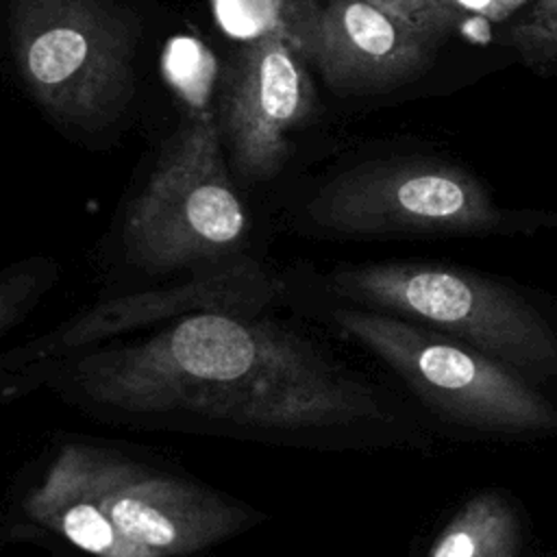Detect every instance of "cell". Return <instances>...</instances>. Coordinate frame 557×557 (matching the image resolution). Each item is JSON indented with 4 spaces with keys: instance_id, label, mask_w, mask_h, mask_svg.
I'll return each instance as SVG.
<instances>
[{
    "instance_id": "6da1fadb",
    "label": "cell",
    "mask_w": 557,
    "mask_h": 557,
    "mask_svg": "<svg viewBox=\"0 0 557 557\" xmlns=\"http://www.w3.org/2000/svg\"><path fill=\"white\" fill-rule=\"evenodd\" d=\"M83 409L137 424L252 437L379 418L374 396L305 337L261 315L198 311L137 342L72 357L44 379Z\"/></svg>"
},
{
    "instance_id": "7a4b0ae2",
    "label": "cell",
    "mask_w": 557,
    "mask_h": 557,
    "mask_svg": "<svg viewBox=\"0 0 557 557\" xmlns=\"http://www.w3.org/2000/svg\"><path fill=\"white\" fill-rule=\"evenodd\" d=\"M22 509L87 557H194L261 520L205 483L87 440L57 446Z\"/></svg>"
},
{
    "instance_id": "3957f363",
    "label": "cell",
    "mask_w": 557,
    "mask_h": 557,
    "mask_svg": "<svg viewBox=\"0 0 557 557\" xmlns=\"http://www.w3.org/2000/svg\"><path fill=\"white\" fill-rule=\"evenodd\" d=\"M220 124L198 111L128 205L122 246L148 274L202 272L244 257L248 213L228 176Z\"/></svg>"
},
{
    "instance_id": "277c9868",
    "label": "cell",
    "mask_w": 557,
    "mask_h": 557,
    "mask_svg": "<svg viewBox=\"0 0 557 557\" xmlns=\"http://www.w3.org/2000/svg\"><path fill=\"white\" fill-rule=\"evenodd\" d=\"M329 287L355 307L440 329L533 376H557V331L522 296L470 270L431 263L337 268Z\"/></svg>"
},
{
    "instance_id": "5b68a950",
    "label": "cell",
    "mask_w": 557,
    "mask_h": 557,
    "mask_svg": "<svg viewBox=\"0 0 557 557\" xmlns=\"http://www.w3.org/2000/svg\"><path fill=\"white\" fill-rule=\"evenodd\" d=\"M331 318L450 420L492 433L557 431V407L518 370L472 346L363 307H339Z\"/></svg>"
},
{
    "instance_id": "8992f818",
    "label": "cell",
    "mask_w": 557,
    "mask_h": 557,
    "mask_svg": "<svg viewBox=\"0 0 557 557\" xmlns=\"http://www.w3.org/2000/svg\"><path fill=\"white\" fill-rule=\"evenodd\" d=\"M20 74L57 120L100 128L133 87L135 33L113 0H13Z\"/></svg>"
},
{
    "instance_id": "52a82bcc",
    "label": "cell",
    "mask_w": 557,
    "mask_h": 557,
    "mask_svg": "<svg viewBox=\"0 0 557 557\" xmlns=\"http://www.w3.org/2000/svg\"><path fill=\"white\" fill-rule=\"evenodd\" d=\"M283 285L255 257L187 274L176 285L133 292L104 300L52 331L0 355V400L33 392L63 361L107 346L144 326L172 322L198 311L261 315L276 302Z\"/></svg>"
},
{
    "instance_id": "ba28073f",
    "label": "cell",
    "mask_w": 557,
    "mask_h": 557,
    "mask_svg": "<svg viewBox=\"0 0 557 557\" xmlns=\"http://www.w3.org/2000/svg\"><path fill=\"white\" fill-rule=\"evenodd\" d=\"M307 218L337 235H470L505 222L472 174L437 161H372L346 170L315 191Z\"/></svg>"
},
{
    "instance_id": "9c48e42d",
    "label": "cell",
    "mask_w": 557,
    "mask_h": 557,
    "mask_svg": "<svg viewBox=\"0 0 557 557\" xmlns=\"http://www.w3.org/2000/svg\"><path fill=\"white\" fill-rule=\"evenodd\" d=\"M457 17L453 0H329L313 65L337 94L387 91L426 67Z\"/></svg>"
},
{
    "instance_id": "30bf717a",
    "label": "cell",
    "mask_w": 557,
    "mask_h": 557,
    "mask_svg": "<svg viewBox=\"0 0 557 557\" xmlns=\"http://www.w3.org/2000/svg\"><path fill=\"white\" fill-rule=\"evenodd\" d=\"M315 107L307 61L281 39L244 44L222 72L220 133L244 181L276 176Z\"/></svg>"
},
{
    "instance_id": "8fae6325",
    "label": "cell",
    "mask_w": 557,
    "mask_h": 557,
    "mask_svg": "<svg viewBox=\"0 0 557 557\" xmlns=\"http://www.w3.org/2000/svg\"><path fill=\"white\" fill-rule=\"evenodd\" d=\"M218 26L244 44L281 39L307 63H315L320 44V0H211Z\"/></svg>"
},
{
    "instance_id": "7c38bea8",
    "label": "cell",
    "mask_w": 557,
    "mask_h": 557,
    "mask_svg": "<svg viewBox=\"0 0 557 557\" xmlns=\"http://www.w3.org/2000/svg\"><path fill=\"white\" fill-rule=\"evenodd\" d=\"M520 527L511 505L496 492L470 498L444 527L429 557H516Z\"/></svg>"
},
{
    "instance_id": "4fadbf2b",
    "label": "cell",
    "mask_w": 557,
    "mask_h": 557,
    "mask_svg": "<svg viewBox=\"0 0 557 557\" xmlns=\"http://www.w3.org/2000/svg\"><path fill=\"white\" fill-rule=\"evenodd\" d=\"M161 67L163 78L172 89L191 107L202 109L218 74V63L211 50L194 37H174L163 48Z\"/></svg>"
},
{
    "instance_id": "5bb4252c",
    "label": "cell",
    "mask_w": 557,
    "mask_h": 557,
    "mask_svg": "<svg viewBox=\"0 0 557 557\" xmlns=\"http://www.w3.org/2000/svg\"><path fill=\"white\" fill-rule=\"evenodd\" d=\"M509 44L527 63L557 61V0H535L509 30Z\"/></svg>"
},
{
    "instance_id": "9a60e30c",
    "label": "cell",
    "mask_w": 557,
    "mask_h": 557,
    "mask_svg": "<svg viewBox=\"0 0 557 557\" xmlns=\"http://www.w3.org/2000/svg\"><path fill=\"white\" fill-rule=\"evenodd\" d=\"M453 2L463 11L476 13L492 22H500V20H507L518 9H522L529 0H453Z\"/></svg>"
}]
</instances>
